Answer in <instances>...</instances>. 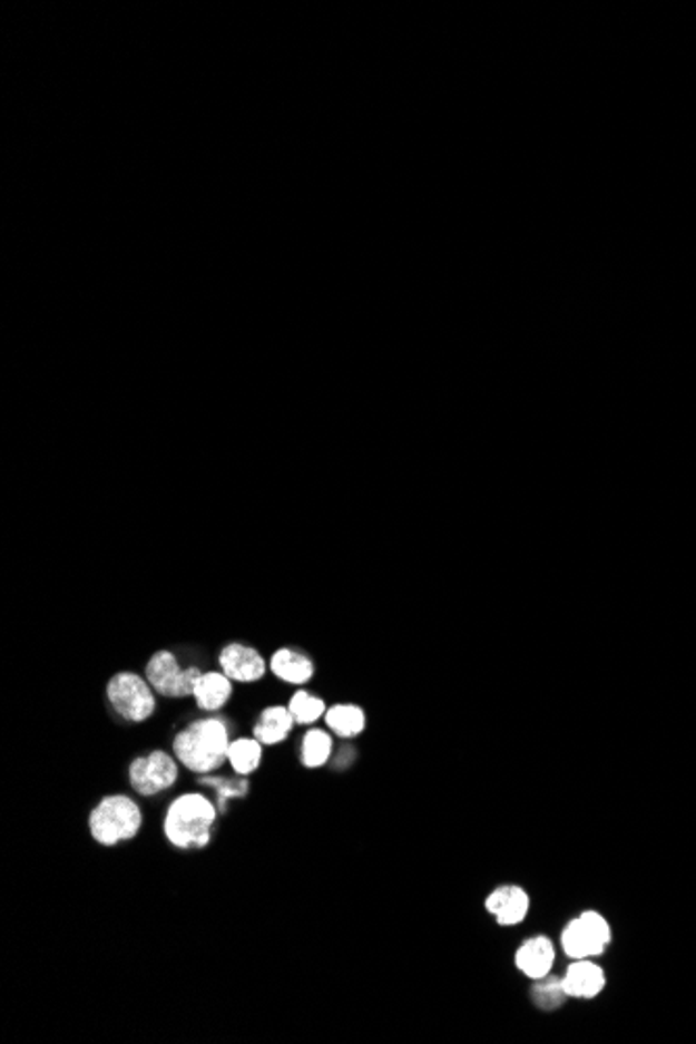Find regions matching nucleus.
I'll use <instances>...</instances> for the list:
<instances>
[{"mask_svg": "<svg viewBox=\"0 0 696 1044\" xmlns=\"http://www.w3.org/2000/svg\"><path fill=\"white\" fill-rule=\"evenodd\" d=\"M143 816L138 804L128 797H107L90 816V832L100 845H117L130 840L140 830Z\"/></svg>", "mask_w": 696, "mask_h": 1044, "instance_id": "nucleus-3", "label": "nucleus"}, {"mask_svg": "<svg viewBox=\"0 0 696 1044\" xmlns=\"http://www.w3.org/2000/svg\"><path fill=\"white\" fill-rule=\"evenodd\" d=\"M487 909L488 914L499 919L501 926H516L528 916L530 899L526 890H521L518 886H502L488 897Z\"/></svg>", "mask_w": 696, "mask_h": 1044, "instance_id": "nucleus-9", "label": "nucleus"}, {"mask_svg": "<svg viewBox=\"0 0 696 1044\" xmlns=\"http://www.w3.org/2000/svg\"><path fill=\"white\" fill-rule=\"evenodd\" d=\"M272 670L284 682L305 684L313 675V663L301 653L282 648V651H277L274 660H272Z\"/></svg>", "mask_w": 696, "mask_h": 1044, "instance_id": "nucleus-12", "label": "nucleus"}, {"mask_svg": "<svg viewBox=\"0 0 696 1044\" xmlns=\"http://www.w3.org/2000/svg\"><path fill=\"white\" fill-rule=\"evenodd\" d=\"M200 782L207 784V787L217 788V790H219V804H217V807H222V809H224L226 799L244 797V794L248 792V782H246V780L229 782V780H219V778H203Z\"/></svg>", "mask_w": 696, "mask_h": 1044, "instance_id": "nucleus-20", "label": "nucleus"}, {"mask_svg": "<svg viewBox=\"0 0 696 1044\" xmlns=\"http://www.w3.org/2000/svg\"><path fill=\"white\" fill-rule=\"evenodd\" d=\"M325 722L342 739H353L365 728V713L355 705H336L325 713Z\"/></svg>", "mask_w": 696, "mask_h": 1044, "instance_id": "nucleus-15", "label": "nucleus"}, {"mask_svg": "<svg viewBox=\"0 0 696 1044\" xmlns=\"http://www.w3.org/2000/svg\"><path fill=\"white\" fill-rule=\"evenodd\" d=\"M291 713L296 723H313L320 720L325 713V703L317 696H311L308 692H296L292 696Z\"/></svg>", "mask_w": 696, "mask_h": 1044, "instance_id": "nucleus-18", "label": "nucleus"}, {"mask_svg": "<svg viewBox=\"0 0 696 1044\" xmlns=\"http://www.w3.org/2000/svg\"><path fill=\"white\" fill-rule=\"evenodd\" d=\"M516 964L528 978H535V980L547 978L555 964V948H552L551 940L545 936H536L526 940L519 947Z\"/></svg>", "mask_w": 696, "mask_h": 1044, "instance_id": "nucleus-10", "label": "nucleus"}, {"mask_svg": "<svg viewBox=\"0 0 696 1044\" xmlns=\"http://www.w3.org/2000/svg\"><path fill=\"white\" fill-rule=\"evenodd\" d=\"M200 675L203 674L196 667L179 670L178 661L171 653H157L153 660L148 661V667H146V677L153 691L159 692L163 696L195 694L196 682Z\"/></svg>", "mask_w": 696, "mask_h": 1044, "instance_id": "nucleus-6", "label": "nucleus"}, {"mask_svg": "<svg viewBox=\"0 0 696 1044\" xmlns=\"http://www.w3.org/2000/svg\"><path fill=\"white\" fill-rule=\"evenodd\" d=\"M294 725L291 709L269 708L263 715L261 722L255 728V739L263 744H276L288 736V732Z\"/></svg>", "mask_w": 696, "mask_h": 1044, "instance_id": "nucleus-14", "label": "nucleus"}, {"mask_svg": "<svg viewBox=\"0 0 696 1044\" xmlns=\"http://www.w3.org/2000/svg\"><path fill=\"white\" fill-rule=\"evenodd\" d=\"M195 696L198 705L207 711L219 709L232 696V684L226 674H203L195 686Z\"/></svg>", "mask_w": 696, "mask_h": 1044, "instance_id": "nucleus-13", "label": "nucleus"}, {"mask_svg": "<svg viewBox=\"0 0 696 1044\" xmlns=\"http://www.w3.org/2000/svg\"><path fill=\"white\" fill-rule=\"evenodd\" d=\"M109 701L126 722H145L155 711V696L136 674H117L107 686Z\"/></svg>", "mask_w": 696, "mask_h": 1044, "instance_id": "nucleus-5", "label": "nucleus"}, {"mask_svg": "<svg viewBox=\"0 0 696 1044\" xmlns=\"http://www.w3.org/2000/svg\"><path fill=\"white\" fill-rule=\"evenodd\" d=\"M563 988H566L567 996L595 998L605 988V974L599 965L588 959H576V964L567 967Z\"/></svg>", "mask_w": 696, "mask_h": 1044, "instance_id": "nucleus-11", "label": "nucleus"}, {"mask_svg": "<svg viewBox=\"0 0 696 1044\" xmlns=\"http://www.w3.org/2000/svg\"><path fill=\"white\" fill-rule=\"evenodd\" d=\"M227 759L236 773L246 775L251 771L257 770L261 763V742L259 740L241 739L229 744Z\"/></svg>", "mask_w": 696, "mask_h": 1044, "instance_id": "nucleus-16", "label": "nucleus"}, {"mask_svg": "<svg viewBox=\"0 0 696 1044\" xmlns=\"http://www.w3.org/2000/svg\"><path fill=\"white\" fill-rule=\"evenodd\" d=\"M215 807L203 794H184L176 799L165 816V836L179 849L205 847L215 821Z\"/></svg>", "mask_w": 696, "mask_h": 1044, "instance_id": "nucleus-2", "label": "nucleus"}, {"mask_svg": "<svg viewBox=\"0 0 696 1044\" xmlns=\"http://www.w3.org/2000/svg\"><path fill=\"white\" fill-rule=\"evenodd\" d=\"M178 780V765L161 751L140 757L131 763L130 782L140 794H157Z\"/></svg>", "mask_w": 696, "mask_h": 1044, "instance_id": "nucleus-7", "label": "nucleus"}, {"mask_svg": "<svg viewBox=\"0 0 696 1044\" xmlns=\"http://www.w3.org/2000/svg\"><path fill=\"white\" fill-rule=\"evenodd\" d=\"M567 993L563 988V980H547L542 984H538L535 988V998L536 1003L542 1007V1009H557L563 998H566Z\"/></svg>", "mask_w": 696, "mask_h": 1044, "instance_id": "nucleus-19", "label": "nucleus"}, {"mask_svg": "<svg viewBox=\"0 0 696 1044\" xmlns=\"http://www.w3.org/2000/svg\"><path fill=\"white\" fill-rule=\"evenodd\" d=\"M330 753H332L330 736L322 730L308 732L305 740H303V763L307 768H320L330 759Z\"/></svg>", "mask_w": 696, "mask_h": 1044, "instance_id": "nucleus-17", "label": "nucleus"}, {"mask_svg": "<svg viewBox=\"0 0 696 1044\" xmlns=\"http://www.w3.org/2000/svg\"><path fill=\"white\" fill-rule=\"evenodd\" d=\"M222 670L229 680L238 682H255L265 674V661L255 648L243 644H229L222 651Z\"/></svg>", "mask_w": 696, "mask_h": 1044, "instance_id": "nucleus-8", "label": "nucleus"}, {"mask_svg": "<svg viewBox=\"0 0 696 1044\" xmlns=\"http://www.w3.org/2000/svg\"><path fill=\"white\" fill-rule=\"evenodd\" d=\"M567 955L574 959L597 957L611 943V928L597 911H586L574 919L561 936Z\"/></svg>", "mask_w": 696, "mask_h": 1044, "instance_id": "nucleus-4", "label": "nucleus"}, {"mask_svg": "<svg viewBox=\"0 0 696 1044\" xmlns=\"http://www.w3.org/2000/svg\"><path fill=\"white\" fill-rule=\"evenodd\" d=\"M174 751L188 770L207 773L217 770L227 759L229 740L219 720H200L184 730L174 742Z\"/></svg>", "mask_w": 696, "mask_h": 1044, "instance_id": "nucleus-1", "label": "nucleus"}]
</instances>
